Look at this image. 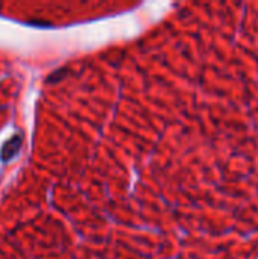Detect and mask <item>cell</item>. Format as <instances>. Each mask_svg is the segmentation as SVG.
I'll return each mask as SVG.
<instances>
[{
  "mask_svg": "<svg viewBox=\"0 0 258 259\" xmlns=\"http://www.w3.org/2000/svg\"><path fill=\"white\" fill-rule=\"evenodd\" d=\"M21 135H15V137H12V138H9L6 143H5V146H3V149H2V152H0V159L3 161V162H8V161H11L18 152H20V149H21Z\"/></svg>",
  "mask_w": 258,
  "mask_h": 259,
  "instance_id": "1",
  "label": "cell"
}]
</instances>
